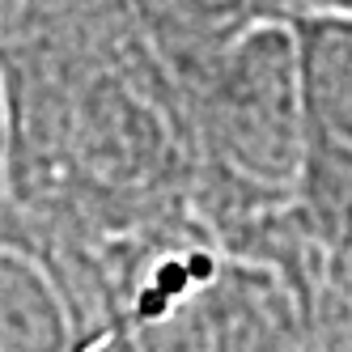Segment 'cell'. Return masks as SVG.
Listing matches in <instances>:
<instances>
[{
    "mask_svg": "<svg viewBox=\"0 0 352 352\" xmlns=\"http://www.w3.org/2000/svg\"><path fill=\"white\" fill-rule=\"evenodd\" d=\"M0 352H81V318L30 242L0 234Z\"/></svg>",
    "mask_w": 352,
    "mask_h": 352,
    "instance_id": "3",
    "label": "cell"
},
{
    "mask_svg": "<svg viewBox=\"0 0 352 352\" xmlns=\"http://www.w3.org/2000/svg\"><path fill=\"white\" fill-rule=\"evenodd\" d=\"M297 56V187L327 246H352V13L285 17Z\"/></svg>",
    "mask_w": 352,
    "mask_h": 352,
    "instance_id": "1",
    "label": "cell"
},
{
    "mask_svg": "<svg viewBox=\"0 0 352 352\" xmlns=\"http://www.w3.org/2000/svg\"><path fill=\"white\" fill-rule=\"evenodd\" d=\"M5 132H9V115H5V85H0V162H5Z\"/></svg>",
    "mask_w": 352,
    "mask_h": 352,
    "instance_id": "5",
    "label": "cell"
},
{
    "mask_svg": "<svg viewBox=\"0 0 352 352\" xmlns=\"http://www.w3.org/2000/svg\"><path fill=\"white\" fill-rule=\"evenodd\" d=\"M267 5L285 9V17H293V13H352V0H267Z\"/></svg>",
    "mask_w": 352,
    "mask_h": 352,
    "instance_id": "4",
    "label": "cell"
},
{
    "mask_svg": "<svg viewBox=\"0 0 352 352\" xmlns=\"http://www.w3.org/2000/svg\"><path fill=\"white\" fill-rule=\"evenodd\" d=\"M221 144L255 179H297V56L289 26L250 34L217 89Z\"/></svg>",
    "mask_w": 352,
    "mask_h": 352,
    "instance_id": "2",
    "label": "cell"
}]
</instances>
